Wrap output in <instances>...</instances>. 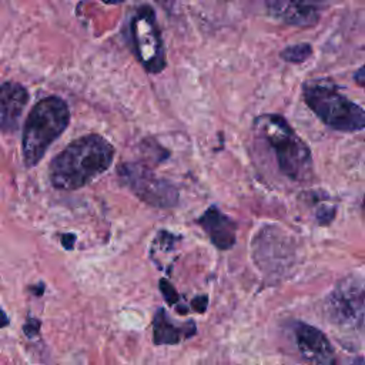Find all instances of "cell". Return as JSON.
<instances>
[{
    "mask_svg": "<svg viewBox=\"0 0 365 365\" xmlns=\"http://www.w3.org/2000/svg\"><path fill=\"white\" fill-rule=\"evenodd\" d=\"M118 175L135 197L151 207L171 208L178 202V191L170 181L157 177L150 168L137 163L118 167Z\"/></svg>",
    "mask_w": 365,
    "mask_h": 365,
    "instance_id": "cell-5",
    "label": "cell"
},
{
    "mask_svg": "<svg viewBox=\"0 0 365 365\" xmlns=\"http://www.w3.org/2000/svg\"><path fill=\"white\" fill-rule=\"evenodd\" d=\"M354 78H355V81H356L361 87L365 88V66H362V67L355 73Z\"/></svg>",
    "mask_w": 365,
    "mask_h": 365,
    "instance_id": "cell-18",
    "label": "cell"
},
{
    "mask_svg": "<svg viewBox=\"0 0 365 365\" xmlns=\"http://www.w3.org/2000/svg\"><path fill=\"white\" fill-rule=\"evenodd\" d=\"M27 101L29 93L21 84L11 81L0 84V130L3 133L17 130Z\"/></svg>",
    "mask_w": 365,
    "mask_h": 365,
    "instance_id": "cell-10",
    "label": "cell"
},
{
    "mask_svg": "<svg viewBox=\"0 0 365 365\" xmlns=\"http://www.w3.org/2000/svg\"><path fill=\"white\" fill-rule=\"evenodd\" d=\"M60 241H61V245H63L66 250H73L74 242H76V235H74V234H63V235L60 237Z\"/></svg>",
    "mask_w": 365,
    "mask_h": 365,
    "instance_id": "cell-17",
    "label": "cell"
},
{
    "mask_svg": "<svg viewBox=\"0 0 365 365\" xmlns=\"http://www.w3.org/2000/svg\"><path fill=\"white\" fill-rule=\"evenodd\" d=\"M131 36L138 61L148 73H160L165 67V53L154 10L141 6L131 20Z\"/></svg>",
    "mask_w": 365,
    "mask_h": 365,
    "instance_id": "cell-7",
    "label": "cell"
},
{
    "mask_svg": "<svg viewBox=\"0 0 365 365\" xmlns=\"http://www.w3.org/2000/svg\"><path fill=\"white\" fill-rule=\"evenodd\" d=\"M297 348L309 365H334L335 352L328 338L315 327L298 322L294 327Z\"/></svg>",
    "mask_w": 365,
    "mask_h": 365,
    "instance_id": "cell-9",
    "label": "cell"
},
{
    "mask_svg": "<svg viewBox=\"0 0 365 365\" xmlns=\"http://www.w3.org/2000/svg\"><path fill=\"white\" fill-rule=\"evenodd\" d=\"M312 54V47L308 43L288 46L281 51V58L288 63H302Z\"/></svg>",
    "mask_w": 365,
    "mask_h": 365,
    "instance_id": "cell-13",
    "label": "cell"
},
{
    "mask_svg": "<svg viewBox=\"0 0 365 365\" xmlns=\"http://www.w3.org/2000/svg\"><path fill=\"white\" fill-rule=\"evenodd\" d=\"M269 16L298 27L314 26L324 10L325 0H262Z\"/></svg>",
    "mask_w": 365,
    "mask_h": 365,
    "instance_id": "cell-8",
    "label": "cell"
},
{
    "mask_svg": "<svg viewBox=\"0 0 365 365\" xmlns=\"http://www.w3.org/2000/svg\"><path fill=\"white\" fill-rule=\"evenodd\" d=\"M255 133L274 151L279 171L294 181H308L312 175V157L308 145L278 114H262L254 121Z\"/></svg>",
    "mask_w": 365,
    "mask_h": 365,
    "instance_id": "cell-2",
    "label": "cell"
},
{
    "mask_svg": "<svg viewBox=\"0 0 365 365\" xmlns=\"http://www.w3.org/2000/svg\"><path fill=\"white\" fill-rule=\"evenodd\" d=\"M103 1L107 4H118V3H123L124 0H103Z\"/></svg>",
    "mask_w": 365,
    "mask_h": 365,
    "instance_id": "cell-21",
    "label": "cell"
},
{
    "mask_svg": "<svg viewBox=\"0 0 365 365\" xmlns=\"http://www.w3.org/2000/svg\"><path fill=\"white\" fill-rule=\"evenodd\" d=\"M327 318L342 328H356L365 312V284L358 278H344L325 298Z\"/></svg>",
    "mask_w": 365,
    "mask_h": 365,
    "instance_id": "cell-6",
    "label": "cell"
},
{
    "mask_svg": "<svg viewBox=\"0 0 365 365\" xmlns=\"http://www.w3.org/2000/svg\"><path fill=\"white\" fill-rule=\"evenodd\" d=\"M197 222L218 250H230L235 244L237 224L217 207H208Z\"/></svg>",
    "mask_w": 365,
    "mask_h": 365,
    "instance_id": "cell-11",
    "label": "cell"
},
{
    "mask_svg": "<svg viewBox=\"0 0 365 365\" xmlns=\"http://www.w3.org/2000/svg\"><path fill=\"white\" fill-rule=\"evenodd\" d=\"M362 205H364V208H365V198H364V204H362Z\"/></svg>",
    "mask_w": 365,
    "mask_h": 365,
    "instance_id": "cell-22",
    "label": "cell"
},
{
    "mask_svg": "<svg viewBox=\"0 0 365 365\" xmlns=\"http://www.w3.org/2000/svg\"><path fill=\"white\" fill-rule=\"evenodd\" d=\"M341 365H365V358H364V356L346 358Z\"/></svg>",
    "mask_w": 365,
    "mask_h": 365,
    "instance_id": "cell-19",
    "label": "cell"
},
{
    "mask_svg": "<svg viewBox=\"0 0 365 365\" xmlns=\"http://www.w3.org/2000/svg\"><path fill=\"white\" fill-rule=\"evenodd\" d=\"M207 304H208V297L207 295H201V297H195L191 301V307L192 309H195L197 312H204L207 309Z\"/></svg>",
    "mask_w": 365,
    "mask_h": 365,
    "instance_id": "cell-16",
    "label": "cell"
},
{
    "mask_svg": "<svg viewBox=\"0 0 365 365\" xmlns=\"http://www.w3.org/2000/svg\"><path fill=\"white\" fill-rule=\"evenodd\" d=\"M195 332L194 321L175 324L163 308H158L153 318V342L155 345H175L191 338Z\"/></svg>",
    "mask_w": 365,
    "mask_h": 365,
    "instance_id": "cell-12",
    "label": "cell"
},
{
    "mask_svg": "<svg viewBox=\"0 0 365 365\" xmlns=\"http://www.w3.org/2000/svg\"><path fill=\"white\" fill-rule=\"evenodd\" d=\"M70 121V110L56 96L41 98L29 113L21 138V154L26 167L40 163L48 147L63 134Z\"/></svg>",
    "mask_w": 365,
    "mask_h": 365,
    "instance_id": "cell-3",
    "label": "cell"
},
{
    "mask_svg": "<svg viewBox=\"0 0 365 365\" xmlns=\"http://www.w3.org/2000/svg\"><path fill=\"white\" fill-rule=\"evenodd\" d=\"M158 287H160V291H161V294H163V297H164V299L167 301L168 305H174L175 302H177V305L180 304V302H178V301H180V297H178L175 288H174L167 279H164V278L160 279Z\"/></svg>",
    "mask_w": 365,
    "mask_h": 365,
    "instance_id": "cell-14",
    "label": "cell"
},
{
    "mask_svg": "<svg viewBox=\"0 0 365 365\" xmlns=\"http://www.w3.org/2000/svg\"><path fill=\"white\" fill-rule=\"evenodd\" d=\"M114 158V147L98 134H87L71 141L50 163V182L57 190L83 188L106 173Z\"/></svg>",
    "mask_w": 365,
    "mask_h": 365,
    "instance_id": "cell-1",
    "label": "cell"
},
{
    "mask_svg": "<svg viewBox=\"0 0 365 365\" xmlns=\"http://www.w3.org/2000/svg\"><path fill=\"white\" fill-rule=\"evenodd\" d=\"M10 324V318L6 315V312L0 307V328H6Z\"/></svg>",
    "mask_w": 365,
    "mask_h": 365,
    "instance_id": "cell-20",
    "label": "cell"
},
{
    "mask_svg": "<svg viewBox=\"0 0 365 365\" xmlns=\"http://www.w3.org/2000/svg\"><path fill=\"white\" fill-rule=\"evenodd\" d=\"M302 96L305 104L325 125L342 133L365 128L364 108L339 94L335 88L322 83L305 84Z\"/></svg>",
    "mask_w": 365,
    "mask_h": 365,
    "instance_id": "cell-4",
    "label": "cell"
},
{
    "mask_svg": "<svg viewBox=\"0 0 365 365\" xmlns=\"http://www.w3.org/2000/svg\"><path fill=\"white\" fill-rule=\"evenodd\" d=\"M40 324H41V322H40L37 318L29 317V318H27V321H26V324L23 325V331H24V334H26L29 338L36 336V335L38 334V331H40Z\"/></svg>",
    "mask_w": 365,
    "mask_h": 365,
    "instance_id": "cell-15",
    "label": "cell"
}]
</instances>
